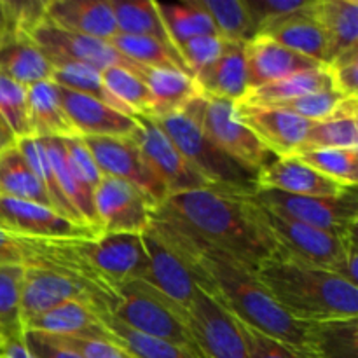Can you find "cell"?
<instances>
[{
  "label": "cell",
  "instance_id": "cell-1",
  "mask_svg": "<svg viewBox=\"0 0 358 358\" xmlns=\"http://www.w3.org/2000/svg\"><path fill=\"white\" fill-rule=\"evenodd\" d=\"M150 226L191 247L213 248L255 271L276 252L257 206L245 194L224 189L170 196L154 208Z\"/></svg>",
  "mask_w": 358,
  "mask_h": 358
},
{
  "label": "cell",
  "instance_id": "cell-2",
  "mask_svg": "<svg viewBox=\"0 0 358 358\" xmlns=\"http://www.w3.org/2000/svg\"><path fill=\"white\" fill-rule=\"evenodd\" d=\"M149 227L198 275L201 283L199 289L213 297L238 322L308 352V324L294 320L278 306L255 269L213 248L191 247L150 224Z\"/></svg>",
  "mask_w": 358,
  "mask_h": 358
},
{
  "label": "cell",
  "instance_id": "cell-3",
  "mask_svg": "<svg viewBox=\"0 0 358 358\" xmlns=\"http://www.w3.org/2000/svg\"><path fill=\"white\" fill-rule=\"evenodd\" d=\"M257 276L278 306L301 324L358 317V287L329 269L275 252L259 264Z\"/></svg>",
  "mask_w": 358,
  "mask_h": 358
},
{
  "label": "cell",
  "instance_id": "cell-4",
  "mask_svg": "<svg viewBox=\"0 0 358 358\" xmlns=\"http://www.w3.org/2000/svg\"><path fill=\"white\" fill-rule=\"evenodd\" d=\"M59 266L83 275L105 289L143 282L149 257L142 234H100L93 240H58Z\"/></svg>",
  "mask_w": 358,
  "mask_h": 358
},
{
  "label": "cell",
  "instance_id": "cell-5",
  "mask_svg": "<svg viewBox=\"0 0 358 358\" xmlns=\"http://www.w3.org/2000/svg\"><path fill=\"white\" fill-rule=\"evenodd\" d=\"M112 290L114 301L107 313L115 320L140 334L163 339L198 353L187 329L185 311L175 306L149 283L128 282Z\"/></svg>",
  "mask_w": 358,
  "mask_h": 358
},
{
  "label": "cell",
  "instance_id": "cell-6",
  "mask_svg": "<svg viewBox=\"0 0 358 358\" xmlns=\"http://www.w3.org/2000/svg\"><path fill=\"white\" fill-rule=\"evenodd\" d=\"M154 121L170 136L189 164L213 187L245 196L257 189V173L247 170L220 150L184 112L156 117Z\"/></svg>",
  "mask_w": 358,
  "mask_h": 358
},
{
  "label": "cell",
  "instance_id": "cell-7",
  "mask_svg": "<svg viewBox=\"0 0 358 358\" xmlns=\"http://www.w3.org/2000/svg\"><path fill=\"white\" fill-rule=\"evenodd\" d=\"M69 301H83L101 313H107L114 301V290L90 282L72 269L37 264L24 266L20 299L23 331L24 325L35 317Z\"/></svg>",
  "mask_w": 358,
  "mask_h": 358
},
{
  "label": "cell",
  "instance_id": "cell-8",
  "mask_svg": "<svg viewBox=\"0 0 358 358\" xmlns=\"http://www.w3.org/2000/svg\"><path fill=\"white\" fill-rule=\"evenodd\" d=\"M180 112H184L220 150L254 173H259L276 159L275 154L266 149L261 140L238 121L233 101L198 94Z\"/></svg>",
  "mask_w": 358,
  "mask_h": 358
},
{
  "label": "cell",
  "instance_id": "cell-9",
  "mask_svg": "<svg viewBox=\"0 0 358 358\" xmlns=\"http://www.w3.org/2000/svg\"><path fill=\"white\" fill-rule=\"evenodd\" d=\"M248 199L276 215L317 227L339 238H345L357 229V189L336 198H313L287 194L275 189H255L252 194H248Z\"/></svg>",
  "mask_w": 358,
  "mask_h": 358
},
{
  "label": "cell",
  "instance_id": "cell-10",
  "mask_svg": "<svg viewBox=\"0 0 358 358\" xmlns=\"http://www.w3.org/2000/svg\"><path fill=\"white\" fill-rule=\"evenodd\" d=\"M255 206L262 226L275 241L276 252L317 268L329 269L332 273L338 271L345 255V238L280 217L259 205Z\"/></svg>",
  "mask_w": 358,
  "mask_h": 358
},
{
  "label": "cell",
  "instance_id": "cell-11",
  "mask_svg": "<svg viewBox=\"0 0 358 358\" xmlns=\"http://www.w3.org/2000/svg\"><path fill=\"white\" fill-rule=\"evenodd\" d=\"M133 117L136 121V129L131 135L133 142L138 145L143 159L164 184L168 198L198 189H217L189 164L184 154L154 119L136 114H133Z\"/></svg>",
  "mask_w": 358,
  "mask_h": 358
},
{
  "label": "cell",
  "instance_id": "cell-12",
  "mask_svg": "<svg viewBox=\"0 0 358 358\" xmlns=\"http://www.w3.org/2000/svg\"><path fill=\"white\" fill-rule=\"evenodd\" d=\"M98 170L107 177L121 178L143 192L154 206L168 198V191L147 164L131 136H80Z\"/></svg>",
  "mask_w": 358,
  "mask_h": 358
},
{
  "label": "cell",
  "instance_id": "cell-13",
  "mask_svg": "<svg viewBox=\"0 0 358 358\" xmlns=\"http://www.w3.org/2000/svg\"><path fill=\"white\" fill-rule=\"evenodd\" d=\"M185 322L201 358H248L233 315L205 290L198 289L185 311Z\"/></svg>",
  "mask_w": 358,
  "mask_h": 358
},
{
  "label": "cell",
  "instance_id": "cell-14",
  "mask_svg": "<svg viewBox=\"0 0 358 358\" xmlns=\"http://www.w3.org/2000/svg\"><path fill=\"white\" fill-rule=\"evenodd\" d=\"M93 201L101 234H142L156 208L135 185L107 175L94 189Z\"/></svg>",
  "mask_w": 358,
  "mask_h": 358
},
{
  "label": "cell",
  "instance_id": "cell-15",
  "mask_svg": "<svg viewBox=\"0 0 358 358\" xmlns=\"http://www.w3.org/2000/svg\"><path fill=\"white\" fill-rule=\"evenodd\" d=\"M28 37L42 49L48 59H69V62L94 66L98 70H105L108 66H122L135 76H140L143 70L142 65H136L131 59L122 56L108 42L62 30L49 24L45 20L37 24L28 34Z\"/></svg>",
  "mask_w": 358,
  "mask_h": 358
},
{
  "label": "cell",
  "instance_id": "cell-16",
  "mask_svg": "<svg viewBox=\"0 0 358 358\" xmlns=\"http://www.w3.org/2000/svg\"><path fill=\"white\" fill-rule=\"evenodd\" d=\"M0 226L35 240H93L100 236L91 227L73 222L38 203L0 196Z\"/></svg>",
  "mask_w": 358,
  "mask_h": 358
},
{
  "label": "cell",
  "instance_id": "cell-17",
  "mask_svg": "<svg viewBox=\"0 0 358 358\" xmlns=\"http://www.w3.org/2000/svg\"><path fill=\"white\" fill-rule=\"evenodd\" d=\"M142 240L149 257V273L143 282L163 294L182 311H187L196 292L201 287L198 275L185 264L180 255L175 254L157 236L156 231L147 227L142 233Z\"/></svg>",
  "mask_w": 358,
  "mask_h": 358
},
{
  "label": "cell",
  "instance_id": "cell-18",
  "mask_svg": "<svg viewBox=\"0 0 358 358\" xmlns=\"http://www.w3.org/2000/svg\"><path fill=\"white\" fill-rule=\"evenodd\" d=\"M234 114L247 126L275 157H290L304 142L308 129L313 122L296 114L268 105L234 103Z\"/></svg>",
  "mask_w": 358,
  "mask_h": 358
},
{
  "label": "cell",
  "instance_id": "cell-19",
  "mask_svg": "<svg viewBox=\"0 0 358 358\" xmlns=\"http://www.w3.org/2000/svg\"><path fill=\"white\" fill-rule=\"evenodd\" d=\"M245 66L247 86L250 91L306 70L320 69L324 65L283 48L282 44L264 35H255L254 38L245 42Z\"/></svg>",
  "mask_w": 358,
  "mask_h": 358
},
{
  "label": "cell",
  "instance_id": "cell-20",
  "mask_svg": "<svg viewBox=\"0 0 358 358\" xmlns=\"http://www.w3.org/2000/svg\"><path fill=\"white\" fill-rule=\"evenodd\" d=\"M56 93L77 136H131L136 129L133 114H122L103 101L58 86Z\"/></svg>",
  "mask_w": 358,
  "mask_h": 358
},
{
  "label": "cell",
  "instance_id": "cell-21",
  "mask_svg": "<svg viewBox=\"0 0 358 358\" xmlns=\"http://www.w3.org/2000/svg\"><path fill=\"white\" fill-rule=\"evenodd\" d=\"M257 189H275L296 196L336 198L353 189L318 173L297 157H278L257 173Z\"/></svg>",
  "mask_w": 358,
  "mask_h": 358
},
{
  "label": "cell",
  "instance_id": "cell-22",
  "mask_svg": "<svg viewBox=\"0 0 358 358\" xmlns=\"http://www.w3.org/2000/svg\"><path fill=\"white\" fill-rule=\"evenodd\" d=\"M44 20L62 30L105 42L119 34L110 0H48Z\"/></svg>",
  "mask_w": 358,
  "mask_h": 358
},
{
  "label": "cell",
  "instance_id": "cell-23",
  "mask_svg": "<svg viewBox=\"0 0 358 358\" xmlns=\"http://www.w3.org/2000/svg\"><path fill=\"white\" fill-rule=\"evenodd\" d=\"M100 313L101 311H98L91 304L83 303V301H69V303L59 304V306L35 317L34 320L24 325V331L94 339V341H105L121 346L117 338L103 324Z\"/></svg>",
  "mask_w": 358,
  "mask_h": 358
},
{
  "label": "cell",
  "instance_id": "cell-24",
  "mask_svg": "<svg viewBox=\"0 0 358 358\" xmlns=\"http://www.w3.org/2000/svg\"><path fill=\"white\" fill-rule=\"evenodd\" d=\"M192 79L196 80L199 94L238 103L248 91L245 42L226 41L222 55Z\"/></svg>",
  "mask_w": 358,
  "mask_h": 358
},
{
  "label": "cell",
  "instance_id": "cell-25",
  "mask_svg": "<svg viewBox=\"0 0 358 358\" xmlns=\"http://www.w3.org/2000/svg\"><path fill=\"white\" fill-rule=\"evenodd\" d=\"M259 35L278 42L283 48L306 56L320 65H327V41L320 24L311 14V0L290 16L264 28Z\"/></svg>",
  "mask_w": 358,
  "mask_h": 358
},
{
  "label": "cell",
  "instance_id": "cell-26",
  "mask_svg": "<svg viewBox=\"0 0 358 358\" xmlns=\"http://www.w3.org/2000/svg\"><path fill=\"white\" fill-rule=\"evenodd\" d=\"M52 66L42 49L23 34H7L0 41V76L28 87L51 80Z\"/></svg>",
  "mask_w": 358,
  "mask_h": 358
},
{
  "label": "cell",
  "instance_id": "cell-27",
  "mask_svg": "<svg viewBox=\"0 0 358 358\" xmlns=\"http://www.w3.org/2000/svg\"><path fill=\"white\" fill-rule=\"evenodd\" d=\"M311 14L327 41L329 62L339 52L358 45L357 0H311Z\"/></svg>",
  "mask_w": 358,
  "mask_h": 358
},
{
  "label": "cell",
  "instance_id": "cell-28",
  "mask_svg": "<svg viewBox=\"0 0 358 358\" xmlns=\"http://www.w3.org/2000/svg\"><path fill=\"white\" fill-rule=\"evenodd\" d=\"M28 121L31 135L37 138H69L77 136L58 100L56 86L42 80L27 87Z\"/></svg>",
  "mask_w": 358,
  "mask_h": 358
},
{
  "label": "cell",
  "instance_id": "cell-29",
  "mask_svg": "<svg viewBox=\"0 0 358 358\" xmlns=\"http://www.w3.org/2000/svg\"><path fill=\"white\" fill-rule=\"evenodd\" d=\"M138 77L154 96V119L177 114L199 94L196 80L180 70L143 66Z\"/></svg>",
  "mask_w": 358,
  "mask_h": 358
},
{
  "label": "cell",
  "instance_id": "cell-30",
  "mask_svg": "<svg viewBox=\"0 0 358 358\" xmlns=\"http://www.w3.org/2000/svg\"><path fill=\"white\" fill-rule=\"evenodd\" d=\"M0 196L23 199L52 208L44 187L16 143L0 149Z\"/></svg>",
  "mask_w": 358,
  "mask_h": 358
},
{
  "label": "cell",
  "instance_id": "cell-31",
  "mask_svg": "<svg viewBox=\"0 0 358 358\" xmlns=\"http://www.w3.org/2000/svg\"><path fill=\"white\" fill-rule=\"evenodd\" d=\"M308 352L315 358H358V317L308 324Z\"/></svg>",
  "mask_w": 358,
  "mask_h": 358
},
{
  "label": "cell",
  "instance_id": "cell-32",
  "mask_svg": "<svg viewBox=\"0 0 358 358\" xmlns=\"http://www.w3.org/2000/svg\"><path fill=\"white\" fill-rule=\"evenodd\" d=\"M49 63L52 66L51 83L55 86L103 101L105 105L122 112V114H131L126 105H122L117 98L108 93L101 80V70L84 65V63L69 62V59H49Z\"/></svg>",
  "mask_w": 358,
  "mask_h": 358
},
{
  "label": "cell",
  "instance_id": "cell-33",
  "mask_svg": "<svg viewBox=\"0 0 358 358\" xmlns=\"http://www.w3.org/2000/svg\"><path fill=\"white\" fill-rule=\"evenodd\" d=\"M325 90H332V83L327 69L320 66V69L306 70V72L296 73V76H290L287 79L275 80V83L264 84V86L247 91V94L238 103L275 105L280 103V101L294 100V98Z\"/></svg>",
  "mask_w": 358,
  "mask_h": 358
},
{
  "label": "cell",
  "instance_id": "cell-34",
  "mask_svg": "<svg viewBox=\"0 0 358 358\" xmlns=\"http://www.w3.org/2000/svg\"><path fill=\"white\" fill-rule=\"evenodd\" d=\"M157 13L163 20L166 34L175 49L182 42L199 35H219L212 17L199 0H189L180 3L156 2Z\"/></svg>",
  "mask_w": 358,
  "mask_h": 358
},
{
  "label": "cell",
  "instance_id": "cell-35",
  "mask_svg": "<svg viewBox=\"0 0 358 358\" xmlns=\"http://www.w3.org/2000/svg\"><path fill=\"white\" fill-rule=\"evenodd\" d=\"M110 6L119 34L156 38L175 48L168 37L154 0H110Z\"/></svg>",
  "mask_w": 358,
  "mask_h": 358
},
{
  "label": "cell",
  "instance_id": "cell-36",
  "mask_svg": "<svg viewBox=\"0 0 358 358\" xmlns=\"http://www.w3.org/2000/svg\"><path fill=\"white\" fill-rule=\"evenodd\" d=\"M16 147L20 149V152L23 154L24 159L28 161L30 168L34 170V173L37 175L38 180H41L42 187H44L45 194H48L49 201L55 212L62 213L66 219L73 220V222L84 224L83 219L79 217V213L73 210V206L70 205L69 199L63 194L62 187L58 184V178H56L55 170L51 166V161H49L48 150H45L44 143L37 136H28V138L17 140ZM86 226V224H84Z\"/></svg>",
  "mask_w": 358,
  "mask_h": 358
},
{
  "label": "cell",
  "instance_id": "cell-37",
  "mask_svg": "<svg viewBox=\"0 0 358 358\" xmlns=\"http://www.w3.org/2000/svg\"><path fill=\"white\" fill-rule=\"evenodd\" d=\"M108 44L136 65L149 66V69H175L189 73L177 49L163 44L156 38L117 34Z\"/></svg>",
  "mask_w": 358,
  "mask_h": 358
},
{
  "label": "cell",
  "instance_id": "cell-38",
  "mask_svg": "<svg viewBox=\"0 0 358 358\" xmlns=\"http://www.w3.org/2000/svg\"><path fill=\"white\" fill-rule=\"evenodd\" d=\"M100 317L108 331L117 338L119 345L133 358H199L198 353L191 352V350L163 341V339L140 334V332L122 325L112 315L100 313Z\"/></svg>",
  "mask_w": 358,
  "mask_h": 358
},
{
  "label": "cell",
  "instance_id": "cell-39",
  "mask_svg": "<svg viewBox=\"0 0 358 358\" xmlns=\"http://www.w3.org/2000/svg\"><path fill=\"white\" fill-rule=\"evenodd\" d=\"M0 135L6 143L34 136L28 121L27 87L3 76H0Z\"/></svg>",
  "mask_w": 358,
  "mask_h": 358
},
{
  "label": "cell",
  "instance_id": "cell-40",
  "mask_svg": "<svg viewBox=\"0 0 358 358\" xmlns=\"http://www.w3.org/2000/svg\"><path fill=\"white\" fill-rule=\"evenodd\" d=\"M101 80L114 98L131 110V114L152 117L154 96L138 76L122 66H108L101 70Z\"/></svg>",
  "mask_w": 358,
  "mask_h": 358
},
{
  "label": "cell",
  "instance_id": "cell-41",
  "mask_svg": "<svg viewBox=\"0 0 358 358\" xmlns=\"http://www.w3.org/2000/svg\"><path fill=\"white\" fill-rule=\"evenodd\" d=\"M294 157L331 180L348 189H357L358 149H313L296 154Z\"/></svg>",
  "mask_w": 358,
  "mask_h": 358
},
{
  "label": "cell",
  "instance_id": "cell-42",
  "mask_svg": "<svg viewBox=\"0 0 358 358\" xmlns=\"http://www.w3.org/2000/svg\"><path fill=\"white\" fill-rule=\"evenodd\" d=\"M212 17L219 37L229 42H248L255 37L243 0H199Z\"/></svg>",
  "mask_w": 358,
  "mask_h": 358
},
{
  "label": "cell",
  "instance_id": "cell-43",
  "mask_svg": "<svg viewBox=\"0 0 358 358\" xmlns=\"http://www.w3.org/2000/svg\"><path fill=\"white\" fill-rule=\"evenodd\" d=\"M313 149H358L357 117L325 119L313 122L296 154Z\"/></svg>",
  "mask_w": 358,
  "mask_h": 358
},
{
  "label": "cell",
  "instance_id": "cell-44",
  "mask_svg": "<svg viewBox=\"0 0 358 358\" xmlns=\"http://www.w3.org/2000/svg\"><path fill=\"white\" fill-rule=\"evenodd\" d=\"M56 257L55 240L20 236L0 226V264H49Z\"/></svg>",
  "mask_w": 358,
  "mask_h": 358
},
{
  "label": "cell",
  "instance_id": "cell-45",
  "mask_svg": "<svg viewBox=\"0 0 358 358\" xmlns=\"http://www.w3.org/2000/svg\"><path fill=\"white\" fill-rule=\"evenodd\" d=\"M23 275L24 266L0 264V329L9 334L24 332L20 315Z\"/></svg>",
  "mask_w": 358,
  "mask_h": 358
},
{
  "label": "cell",
  "instance_id": "cell-46",
  "mask_svg": "<svg viewBox=\"0 0 358 358\" xmlns=\"http://www.w3.org/2000/svg\"><path fill=\"white\" fill-rule=\"evenodd\" d=\"M63 145H65L70 173H72L77 187H79L80 192H83V194L94 205V189L98 187V184H100L103 175L100 173L93 156H91V152L87 150V147L84 145L80 136H69V138H63Z\"/></svg>",
  "mask_w": 358,
  "mask_h": 358
},
{
  "label": "cell",
  "instance_id": "cell-47",
  "mask_svg": "<svg viewBox=\"0 0 358 358\" xmlns=\"http://www.w3.org/2000/svg\"><path fill=\"white\" fill-rule=\"evenodd\" d=\"M236 324L241 332V338H243L248 358H315L306 350L296 348V346L278 341V339L271 338L264 332L255 331L254 327L243 324V322L236 320Z\"/></svg>",
  "mask_w": 358,
  "mask_h": 358
},
{
  "label": "cell",
  "instance_id": "cell-48",
  "mask_svg": "<svg viewBox=\"0 0 358 358\" xmlns=\"http://www.w3.org/2000/svg\"><path fill=\"white\" fill-rule=\"evenodd\" d=\"M224 45H226V41L219 35H199V37H192L182 42L177 51L184 65L187 66L191 77H194L196 73L212 65L222 55Z\"/></svg>",
  "mask_w": 358,
  "mask_h": 358
},
{
  "label": "cell",
  "instance_id": "cell-49",
  "mask_svg": "<svg viewBox=\"0 0 358 358\" xmlns=\"http://www.w3.org/2000/svg\"><path fill=\"white\" fill-rule=\"evenodd\" d=\"M250 16L255 35L276 21L303 9L310 0H243Z\"/></svg>",
  "mask_w": 358,
  "mask_h": 358
},
{
  "label": "cell",
  "instance_id": "cell-50",
  "mask_svg": "<svg viewBox=\"0 0 358 358\" xmlns=\"http://www.w3.org/2000/svg\"><path fill=\"white\" fill-rule=\"evenodd\" d=\"M332 90L343 96L358 98V45L339 52L325 65Z\"/></svg>",
  "mask_w": 358,
  "mask_h": 358
},
{
  "label": "cell",
  "instance_id": "cell-51",
  "mask_svg": "<svg viewBox=\"0 0 358 358\" xmlns=\"http://www.w3.org/2000/svg\"><path fill=\"white\" fill-rule=\"evenodd\" d=\"M44 334V332H42ZM51 338L52 341L58 343L63 348L70 350L80 358H133L126 352L124 348L112 343L105 341H94V339H80V338H70V336H52L45 334Z\"/></svg>",
  "mask_w": 358,
  "mask_h": 358
},
{
  "label": "cell",
  "instance_id": "cell-52",
  "mask_svg": "<svg viewBox=\"0 0 358 358\" xmlns=\"http://www.w3.org/2000/svg\"><path fill=\"white\" fill-rule=\"evenodd\" d=\"M24 345L35 358H80L70 350L63 348L42 332L24 331Z\"/></svg>",
  "mask_w": 358,
  "mask_h": 358
},
{
  "label": "cell",
  "instance_id": "cell-53",
  "mask_svg": "<svg viewBox=\"0 0 358 358\" xmlns=\"http://www.w3.org/2000/svg\"><path fill=\"white\" fill-rule=\"evenodd\" d=\"M357 255H358V243H357V229L352 231L345 236V255L339 264L336 275L341 276L352 285H357Z\"/></svg>",
  "mask_w": 358,
  "mask_h": 358
},
{
  "label": "cell",
  "instance_id": "cell-54",
  "mask_svg": "<svg viewBox=\"0 0 358 358\" xmlns=\"http://www.w3.org/2000/svg\"><path fill=\"white\" fill-rule=\"evenodd\" d=\"M24 332L21 334H9L3 332L0 338V355L3 358H35L24 345Z\"/></svg>",
  "mask_w": 358,
  "mask_h": 358
},
{
  "label": "cell",
  "instance_id": "cell-55",
  "mask_svg": "<svg viewBox=\"0 0 358 358\" xmlns=\"http://www.w3.org/2000/svg\"><path fill=\"white\" fill-rule=\"evenodd\" d=\"M7 34V21H6V13H3L2 0H0V41L6 37Z\"/></svg>",
  "mask_w": 358,
  "mask_h": 358
},
{
  "label": "cell",
  "instance_id": "cell-56",
  "mask_svg": "<svg viewBox=\"0 0 358 358\" xmlns=\"http://www.w3.org/2000/svg\"><path fill=\"white\" fill-rule=\"evenodd\" d=\"M6 145H9V143H6V140H3L2 135H0V149H2V147H6Z\"/></svg>",
  "mask_w": 358,
  "mask_h": 358
},
{
  "label": "cell",
  "instance_id": "cell-57",
  "mask_svg": "<svg viewBox=\"0 0 358 358\" xmlns=\"http://www.w3.org/2000/svg\"><path fill=\"white\" fill-rule=\"evenodd\" d=\"M2 334H3V331H2V329H0V338H2Z\"/></svg>",
  "mask_w": 358,
  "mask_h": 358
},
{
  "label": "cell",
  "instance_id": "cell-58",
  "mask_svg": "<svg viewBox=\"0 0 358 358\" xmlns=\"http://www.w3.org/2000/svg\"><path fill=\"white\" fill-rule=\"evenodd\" d=\"M0 358H3V357H2V355H0Z\"/></svg>",
  "mask_w": 358,
  "mask_h": 358
}]
</instances>
